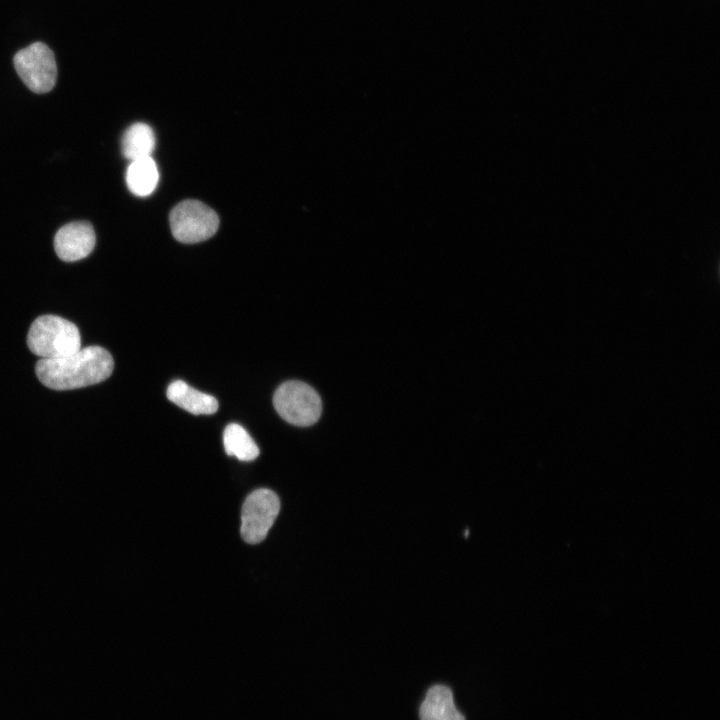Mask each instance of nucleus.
Segmentation results:
<instances>
[{
  "mask_svg": "<svg viewBox=\"0 0 720 720\" xmlns=\"http://www.w3.org/2000/svg\"><path fill=\"white\" fill-rule=\"evenodd\" d=\"M421 720H465L457 710L451 690L443 685L430 688L420 707Z\"/></svg>",
  "mask_w": 720,
  "mask_h": 720,
  "instance_id": "nucleus-9",
  "label": "nucleus"
},
{
  "mask_svg": "<svg viewBox=\"0 0 720 720\" xmlns=\"http://www.w3.org/2000/svg\"><path fill=\"white\" fill-rule=\"evenodd\" d=\"M166 394L171 402L194 415H210L218 410L215 397L194 389L182 380L173 381Z\"/></svg>",
  "mask_w": 720,
  "mask_h": 720,
  "instance_id": "nucleus-8",
  "label": "nucleus"
},
{
  "mask_svg": "<svg viewBox=\"0 0 720 720\" xmlns=\"http://www.w3.org/2000/svg\"><path fill=\"white\" fill-rule=\"evenodd\" d=\"M121 143L123 156L131 162L151 157L155 148V135L149 125L137 122L126 129Z\"/></svg>",
  "mask_w": 720,
  "mask_h": 720,
  "instance_id": "nucleus-11",
  "label": "nucleus"
},
{
  "mask_svg": "<svg viewBox=\"0 0 720 720\" xmlns=\"http://www.w3.org/2000/svg\"><path fill=\"white\" fill-rule=\"evenodd\" d=\"M280 510V501L276 493L261 488L253 491L245 499L241 512V536L249 544L262 542Z\"/></svg>",
  "mask_w": 720,
  "mask_h": 720,
  "instance_id": "nucleus-6",
  "label": "nucleus"
},
{
  "mask_svg": "<svg viewBox=\"0 0 720 720\" xmlns=\"http://www.w3.org/2000/svg\"><path fill=\"white\" fill-rule=\"evenodd\" d=\"M27 345L41 359H54L80 350L81 336L71 321L56 315H43L32 323Z\"/></svg>",
  "mask_w": 720,
  "mask_h": 720,
  "instance_id": "nucleus-2",
  "label": "nucleus"
},
{
  "mask_svg": "<svg viewBox=\"0 0 720 720\" xmlns=\"http://www.w3.org/2000/svg\"><path fill=\"white\" fill-rule=\"evenodd\" d=\"M223 444L227 455L241 461H252L259 455V448L249 433L239 424L231 423L223 433Z\"/></svg>",
  "mask_w": 720,
  "mask_h": 720,
  "instance_id": "nucleus-12",
  "label": "nucleus"
},
{
  "mask_svg": "<svg viewBox=\"0 0 720 720\" xmlns=\"http://www.w3.org/2000/svg\"><path fill=\"white\" fill-rule=\"evenodd\" d=\"M159 181V172L152 157L131 161L126 171V183L136 196L150 195Z\"/></svg>",
  "mask_w": 720,
  "mask_h": 720,
  "instance_id": "nucleus-10",
  "label": "nucleus"
},
{
  "mask_svg": "<svg viewBox=\"0 0 720 720\" xmlns=\"http://www.w3.org/2000/svg\"><path fill=\"white\" fill-rule=\"evenodd\" d=\"M96 235L92 225L85 221L71 222L61 227L54 238V249L65 262L87 257L94 249Z\"/></svg>",
  "mask_w": 720,
  "mask_h": 720,
  "instance_id": "nucleus-7",
  "label": "nucleus"
},
{
  "mask_svg": "<svg viewBox=\"0 0 720 720\" xmlns=\"http://www.w3.org/2000/svg\"><path fill=\"white\" fill-rule=\"evenodd\" d=\"M273 404L281 418L300 427L315 424L322 412V402L315 389L297 380L282 383L274 393Z\"/></svg>",
  "mask_w": 720,
  "mask_h": 720,
  "instance_id": "nucleus-3",
  "label": "nucleus"
},
{
  "mask_svg": "<svg viewBox=\"0 0 720 720\" xmlns=\"http://www.w3.org/2000/svg\"><path fill=\"white\" fill-rule=\"evenodd\" d=\"M169 221L174 238L185 244L209 239L219 226V217L212 208L191 199L177 204L170 213Z\"/></svg>",
  "mask_w": 720,
  "mask_h": 720,
  "instance_id": "nucleus-4",
  "label": "nucleus"
},
{
  "mask_svg": "<svg viewBox=\"0 0 720 720\" xmlns=\"http://www.w3.org/2000/svg\"><path fill=\"white\" fill-rule=\"evenodd\" d=\"M111 354L100 346H88L54 359H40L35 365L39 381L53 390L83 388L106 380L112 373Z\"/></svg>",
  "mask_w": 720,
  "mask_h": 720,
  "instance_id": "nucleus-1",
  "label": "nucleus"
},
{
  "mask_svg": "<svg viewBox=\"0 0 720 720\" xmlns=\"http://www.w3.org/2000/svg\"><path fill=\"white\" fill-rule=\"evenodd\" d=\"M14 67L23 83L35 93H47L55 86L57 65L52 50L42 42H35L18 51Z\"/></svg>",
  "mask_w": 720,
  "mask_h": 720,
  "instance_id": "nucleus-5",
  "label": "nucleus"
}]
</instances>
